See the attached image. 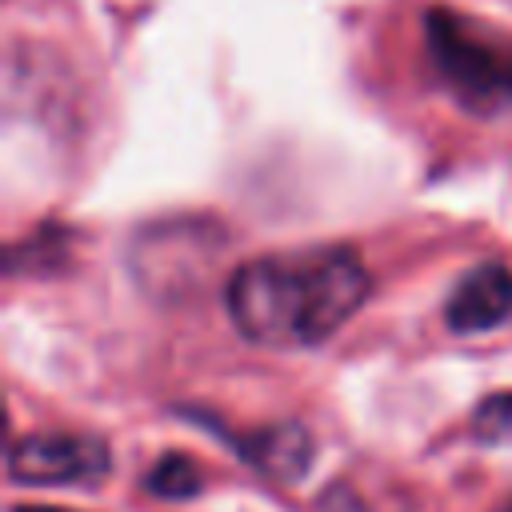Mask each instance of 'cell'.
<instances>
[{
  "mask_svg": "<svg viewBox=\"0 0 512 512\" xmlns=\"http://www.w3.org/2000/svg\"><path fill=\"white\" fill-rule=\"evenodd\" d=\"M144 488H148L152 496H160V500H188V496L200 492V468H196L188 456L168 452V456H160V460L144 472Z\"/></svg>",
  "mask_w": 512,
  "mask_h": 512,
  "instance_id": "cell-6",
  "label": "cell"
},
{
  "mask_svg": "<svg viewBox=\"0 0 512 512\" xmlns=\"http://www.w3.org/2000/svg\"><path fill=\"white\" fill-rule=\"evenodd\" d=\"M504 320H512V272L504 264H480L456 280V288L444 304V324L452 332L472 336V332H488Z\"/></svg>",
  "mask_w": 512,
  "mask_h": 512,
  "instance_id": "cell-4",
  "label": "cell"
},
{
  "mask_svg": "<svg viewBox=\"0 0 512 512\" xmlns=\"http://www.w3.org/2000/svg\"><path fill=\"white\" fill-rule=\"evenodd\" d=\"M496 512H512V504H508V508H496Z\"/></svg>",
  "mask_w": 512,
  "mask_h": 512,
  "instance_id": "cell-9",
  "label": "cell"
},
{
  "mask_svg": "<svg viewBox=\"0 0 512 512\" xmlns=\"http://www.w3.org/2000/svg\"><path fill=\"white\" fill-rule=\"evenodd\" d=\"M428 48L448 88L480 112L512 100V44L456 12H432Z\"/></svg>",
  "mask_w": 512,
  "mask_h": 512,
  "instance_id": "cell-2",
  "label": "cell"
},
{
  "mask_svg": "<svg viewBox=\"0 0 512 512\" xmlns=\"http://www.w3.org/2000/svg\"><path fill=\"white\" fill-rule=\"evenodd\" d=\"M472 428L480 440H508L512 436V392H496L472 412Z\"/></svg>",
  "mask_w": 512,
  "mask_h": 512,
  "instance_id": "cell-7",
  "label": "cell"
},
{
  "mask_svg": "<svg viewBox=\"0 0 512 512\" xmlns=\"http://www.w3.org/2000/svg\"><path fill=\"white\" fill-rule=\"evenodd\" d=\"M112 452L100 436L84 432H36L12 444L8 476L16 484L56 488V484H92L108 476Z\"/></svg>",
  "mask_w": 512,
  "mask_h": 512,
  "instance_id": "cell-3",
  "label": "cell"
},
{
  "mask_svg": "<svg viewBox=\"0 0 512 512\" xmlns=\"http://www.w3.org/2000/svg\"><path fill=\"white\" fill-rule=\"evenodd\" d=\"M368 268L356 248L276 252L240 264L224 284L236 332L264 348H316L368 300Z\"/></svg>",
  "mask_w": 512,
  "mask_h": 512,
  "instance_id": "cell-1",
  "label": "cell"
},
{
  "mask_svg": "<svg viewBox=\"0 0 512 512\" xmlns=\"http://www.w3.org/2000/svg\"><path fill=\"white\" fill-rule=\"evenodd\" d=\"M220 436H224L256 472H264V476L276 480V484H296V480L312 468V456H316L308 428L296 424V420L268 424V428H256V432H244V436L220 428Z\"/></svg>",
  "mask_w": 512,
  "mask_h": 512,
  "instance_id": "cell-5",
  "label": "cell"
},
{
  "mask_svg": "<svg viewBox=\"0 0 512 512\" xmlns=\"http://www.w3.org/2000/svg\"><path fill=\"white\" fill-rule=\"evenodd\" d=\"M12 512H80V508H52V504H16Z\"/></svg>",
  "mask_w": 512,
  "mask_h": 512,
  "instance_id": "cell-8",
  "label": "cell"
}]
</instances>
